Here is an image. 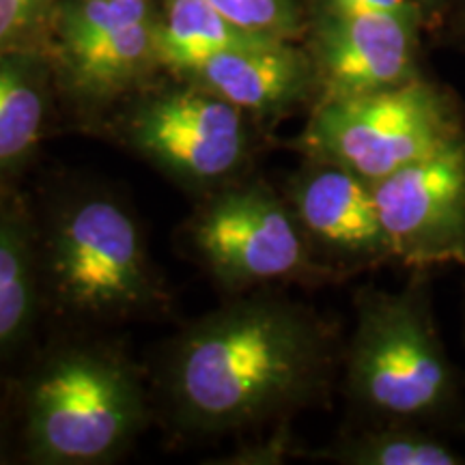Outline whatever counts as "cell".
<instances>
[{"instance_id":"obj_1","label":"cell","mask_w":465,"mask_h":465,"mask_svg":"<svg viewBox=\"0 0 465 465\" xmlns=\"http://www.w3.org/2000/svg\"><path fill=\"white\" fill-rule=\"evenodd\" d=\"M334 336L312 308L254 293L185 328L164 364V392L185 433L263 427L312 405L330 388Z\"/></svg>"},{"instance_id":"obj_2","label":"cell","mask_w":465,"mask_h":465,"mask_svg":"<svg viewBox=\"0 0 465 465\" xmlns=\"http://www.w3.org/2000/svg\"><path fill=\"white\" fill-rule=\"evenodd\" d=\"M429 272L399 291L366 289L345 351V388L366 420H397L465 433L457 369L433 317Z\"/></svg>"},{"instance_id":"obj_3","label":"cell","mask_w":465,"mask_h":465,"mask_svg":"<svg viewBox=\"0 0 465 465\" xmlns=\"http://www.w3.org/2000/svg\"><path fill=\"white\" fill-rule=\"evenodd\" d=\"M144 420L143 383L127 360L102 347L63 349L28 388V455L45 465L113 461Z\"/></svg>"},{"instance_id":"obj_4","label":"cell","mask_w":465,"mask_h":465,"mask_svg":"<svg viewBox=\"0 0 465 465\" xmlns=\"http://www.w3.org/2000/svg\"><path fill=\"white\" fill-rule=\"evenodd\" d=\"M461 134L465 119L455 100L418 75L391 89L317 102L298 149L377 183Z\"/></svg>"},{"instance_id":"obj_5","label":"cell","mask_w":465,"mask_h":465,"mask_svg":"<svg viewBox=\"0 0 465 465\" xmlns=\"http://www.w3.org/2000/svg\"><path fill=\"white\" fill-rule=\"evenodd\" d=\"M45 274L65 311L80 317H125L160 302L136 218L114 196H75L56 212L45 243Z\"/></svg>"},{"instance_id":"obj_6","label":"cell","mask_w":465,"mask_h":465,"mask_svg":"<svg viewBox=\"0 0 465 465\" xmlns=\"http://www.w3.org/2000/svg\"><path fill=\"white\" fill-rule=\"evenodd\" d=\"M203 265L229 289L334 278L308 246L284 194L265 183L223 185L192 220Z\"/></svg>"},{"instance_id":"obj_7","label":"cell","mask_w":465,"mask_h":465,"mask_svg":"<svg viewBox=\"0 0 465 465\" xmlns=\"http://www.w3.org/2000/svg\"><path fill=\"white\" fill-rule=\"evenodd\" d=\"M124 130L136 153L185 188L229 185L250 155L248 114L190 83L136 104Z\"/></svg>"},{"instance_id":"obj_8","label":"cell","mask_w":465,"mask_h":465,"mask_svg":"<svg viewBox=\"0 0 465 465\" xmlns=\"http://www.w3.org/2000/svg\"><path fill=\"white\" fill-rule=\"evenodd\" d=\"M373 196L392 261L465 267V134L373 183Z\"/></svg>"},{"instance_id":"obj_9","label":"cell","mask_w":465,"mask_h":465,"mask_svg":"<svg viewBox=\"0 0 465 465\" xmlns=\"http://www.w3.org/2000/svg\"><path fill=\"white\" fill-rule=\"evenodd\" d=\"M418 28L403 17L315 0L308 54L317 102L364 95L418 78ZM312 104V106H315Z\"/></svg>"},{"instance_id":"obj_10","label":"cell","mask_w":465,"mask_h":465,"mask_svg":"<svg viewBox=\"0 0 465 465\" xmlns=\"http://www.w3.org/2000/svg\"><path fill=\"white\" fill-rule=\"evenodd\" d=\"M289 201L315 259L334 278L392 261L373 183L334 162L304 158L291 174Z\"/></svg>"},{"instance_id":"obj_11","label":"cell","mask_w":465,"mask_h":465,"mask_svg":"<svg viewBox=\"0 0 465 465\" xmlns=\"http://www.w3.org/2000/svg\"><path fill=\"white\" fill-rule=\"evenodd\" d=\"M182 78L263 121L281 119L317 100L311 54L298 48L293 39L270 37L220 52Z\"/></svg>"},{"instance_id":"obj_12","label":"cell","mask_w":465,"mask_h":465,"mask_svg":"<svg viewBox=\"0 0 465 465\" xmlns=\"http://www.w3.org/2000/svg\"><path fill=\"white\" fill-rule=\"evenodd\" d=\"M158 20L160 11L91 37L52 44L50 61L69 95L83 106L97 108L147 80L162 65Z\"/></svg>"},{"instance_id":"obj_13","label":"cell","mask_w":465,"mask_h":465,"mask_svg":"<svg viewBox=\"0 0 465 465\" xmlns=\"http://www.w3.org/2000/svg\"><path fill=\"white\" fill-rule=\"evenodd\" d=\"M50 61L33 45L0 52V183L20 173L50 113Z\"/></svg>"},{"instance_id":"obj_14","label":"cell","mask_w":465,"mask_h":465,"mask_svg":"<svg viewBox=\"0 0 465 465\" xmlns=\"http://www.w3.org/2000/svg\"><path fill=\"white\" fill-rule=\"evenodd\" d=\"M270 39L232 25L209 0H164L158 20L160 63L185 75L220 52Z\"/></svg>"},{"instance_id":"obj_15","label":"cell","mask_w":465,"mask_h":465,"mask_svg":"<svg viewBox=\"0 0 465 465\" xmlns=\"http://www.w3.org/2000/svg\"><path fill=\"white\" fill-rule=\"evenodd\" d=\"M323 459L342 465H465L446 433L397 420H369L336 440Z\"/></svg>"},{"instance_id":"obj_16","label":"cell","mask_w":465,"mask_h":465,"mask_svg":"<svg viewBox=\"0 0 465 465\" xmlns=\"http://www.w3.org/2000/svg\"><path fill=\"white\" fill-rule=\"evenodd\" d=\"M39 289V257L26 220L0 207V356L25 336Z\"/></svg>"},{"instance_id":"obj_17","label":"cell","mask_w":465,"mask_h":465,"mask_svg":"<svg viewBox=\"0 0 465 465\" xmlns=\"http://www.w3.org/2000/svg\"><path fill=\"white\" fill-rule=\"evenodd\" d=\"M243 31L267 37L298 39L304 31L298 0H209Z\"/></svg>"},{"instance_id":"obj_18","label":"cell","mask_w":465,"mask_h":465,"mask_svg":"<svg viewBox=\"0 0 465 465\" xmlns=\"http://www.w3.org/2000/svg\"><path fill=\"white\" fill-rule=\"evenodd\" d=\"M58 0H0V52L28 48L48 26Z\"/></svg>"},{"instance_id":"obj_19","label":"cell","mask_w":465,"mask_h":465,"mask_svg":"<svg viewBox=\"0 0 465 465\" xmlns=\"http://www.w3.org/2000/svg\"><path fill=\"white\" fill-rule=\"evenodd\" d=\"M328 3L341 5V7L360 9V11H375V14H388L403 17V20L422 25L424 11L418 0H328Z\"/></svg>"},{"instance_id":"obj_20","label":"cell","mask_w":465,"mask_h":465,"mask_svg":"<svg viewBox=\"0 0 465 465\" xmlns=\"http://www.w3.org/2000/svg\"><path fill=\"white\" fill-rule=\"evenodd\" d=\"M438 3L440 0H418V5H420L422 11H427V7L429 11H433V7H438Z\"/></svg>"},{"instance_id":"obj_21","label":"cell","mask_w":465,"mask_h":465,"mask_svg":"<svg viewBox=\"0 0 465 465\" xmlns=\"http://www.w3.org/2000/svg\"><path fill=\"white\" fill-rule=\"evenodd\" d=\"M5 205V194H3V190H0V207Z\"/></svg>"}]
</instances>
